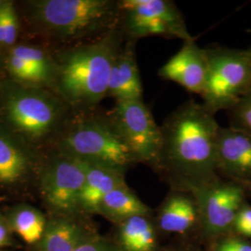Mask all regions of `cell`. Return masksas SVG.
Masks as SVG:
<instances>
[{
  "mask_svg": "<svg viewBox=\"0 0 251 251\" xmlns=\"http://www.w3.org/2000/svg\"><path fill=\"white\" fill-rule=\"evenodd\" d=\"M117 245L121 251H154L156 235L148 216H136L120 223Z\"/></svg>",
  "mask_w": 251,
  "mask_h": 251,
  "instance_id": "d6986e66",
  "label": "cell"
},
{
  "mask_svg": "<svg viewBox=\"0 0 251 251\" xmlns=\"http://www.w3.org/2000/svg\"><path fill=\"white\" fill-rule=\"evenodd\" d=\"M136 42L126 39L113 63L107 96L116 101L143 99L144 89L136 57Z\"/></svg>",
  "mask_w": 251,
  "mask_h": 251,
  "instance_id": "5bb4252c",
  "label": "cell"
},
{
  "mask_svg": "<svg viewBox=\"0 0 251 251\" xmlns=\"http://www.w3.org/2000/svg\"><path fill=\"white\" fill-rule=\"evenodd\" d=\"M1 14L4 29L3 48L8 49L16 45L19 32V17L12 1L5 0L1 6Z\"/></svg>",
  "mask_w": 251,
  "mask_h": 251,
  "instance_id": "7402d4cb",
  "label": "cell"
},
{
  "mask_svg": "<svg viewBox=\"0 0 251 251\" xmlns=\"http://www.w3.org/2000/svg\"><path fill=\"white\" fill-rule=\"evenodd\" d=\"M7 216L12 232L25 241L36 246L43 236L48 218L41 210L27 204L13 206Z\"/></svg>",
  "mask_w": 251,
  "mask_h": 251,
  "instance_id": "ffe728a7",
  "label": "cell"
},
{
  "mask_svg": "<svg viewBox=\"0 0 251 251\" xmlns=\"http://www.w3.org/2000/svg\"><path fill=\"white\" fill-rule=\"evenodd\" d=\"M72 112L48 89L25 86L9 78L0 83V120L29 144L61 134L74 117Z\"/></svg>",
  "mask_w": 251,
  "mask_h": 251,
  "instance_id": "277c9868",
  "label": "cell"
},
{
  "mask_svg": "<svg viewBox=\"0 0 251 251\" xmlns=\"http://www.w3.org/2000/svg\"><path fill=\"white\" fill-rule=\"evenodd\" d=\"M214 251H251V245L238 238H225L216 245Z\"/></svg>",
  "mask_w": 251,
  "mask_h": 251,
  "instance_id": "484cf974",
  "label": "cell"
},
{
  "mask_svg": "<svg viewBox=\"0 0 251 251\" xmlns=\"http://www.w3.org/2000/svg\"><path fill=\"white\" fill-rule=\"evenodd\" d=\"M151 208L144 203L126 183L111 191L102 199L99 213L109 221L120 224L136 216H148Z\"/></svg>",
  "mask_w": 251,
  "mask_h": 251,
  "instance_id": "ac0fdd59",
  "label": "cell"
},
{
  "mask_svg": "<svg viewBox=\"0 0 251 251\" xmlns=\"http://www.w3.org/2000/svg\"><path fill=\"white\" fill-rule=\"evenodd\" d=\"M4 1H5V0H0V7H1V6H2V4L4 3Z\"/></svg>",
  "mask_w": 251,
  "mask_h": 251,
  "instance_id": "4dcf8cb0",
  "label": "cell"
},
{
  "mask_svg": "<svg viewBox=\"0 0 251 251\" xmlns=\"http://www.w3.org/2000/svg\"><path fill=\"white\" fill-rule=\"evenodd\" d=\"M119 29L126 39L148 36L195 39L176 4L170 0H119Z\"/></svg>",
  "mask_w": 251,
  "mask_h": 251,
  "instance_id": "52a82bcc",
  "label": "cell"
},
{
  "mask_svg": "<svg viewBox=\"0 0 251 251\" xmlns=\"http://www.w3.org/2000/svg\"><path fill=\"white\" fill-rule=\"evenodd\" d=\"M58 150L81 161L126 170L138 162L107 115L75 113L59 135Z\"/></svg>",
  "mask_w": 251,
  "mask_h": 251,
  "instance_id": "5b68a950",
  "label": "cell"
},
{
  "mask_svg": "<svg viewBox=\"0 0 251 251\" xmlns=\"http://www.w3.org/2000/svg\"><path fill=\"white\" fill-rule=\"evenodd\" d=\"M5 58H6V56H4V55L2 54V50H0V83L4 80V79L2 78V75H3L4 71H6Z\"/></svg>",
  "mask_w": 251,
  "mask_h": 251,
  "instance_id": "83f0119b",
  "label": "cell"
},
{
  "mask_svg": "<svg viewBox=\"0 0 251 251\" xmlns=\"http://www.w3.org/2000/svg\"><path fill=\"white\" fill-rule=\"evenodd\" d=\"M125 41L118 27L99 39L64 50L56 59L53 92L75 113L92 111L107 96L112 66Z\"/></svg>",
  "mask_w": 251,
  "mask_h": 251,
  "instance_id": "7a4b0ae2",
  "label": "cell"
},
{
  "mask_svg": "<svg viewBox=\"0 0 251 251\" xmlns=\"http://www.w3.org/2000/svg\"><path fill=\"white\" fill-rule=\"evenodd\" d=\"M228 112L230 126L251 136V89Z\"/></svg>",
  "mask_w": 251,
  "mask_h": 251,
  "instance_id": "603a6c76",
  "label": "cell"
},
{
  "mask_svg": "<svg viewBox=\"0 0 251 251\" xmlns=\"http://www.w3.org/2000/svg\"><path fill=\"white\" fill-rule=\"evenodd\" d=\"M233 226L237 233L251 237V206L243 205L235 217Z\"/></svg>",
  "mask_w": 251,
  "mask_h": 251,
  "instance_id": "d4e9b609",
  "label": "cell"
},
{
  "mask_svg": "<svg viewBox=\"0 0 251 251\" xmlns=\"http://www.w3.org/2000/svg\"><path fill=\"white\" fill-rule=\"evenodd\" d=\"M77 216L53 215L48 219L45 232L36 246V251H76L95 234Z\"/></svg>",
  "mask_w": 251,
  "mask_h": 251,
  "instance_id": "9a60e30c",
  "label": "cell"
},
{
  "mask_svg": "<svg viewBox=\"0 0 251 251\" xmlns=\"http://www.w3.org/2000/svg\"><path fill=\"white\" fill-rule=\"evenodd\" d=\"M138 163L154 167L161 145V129L144 100L116 101L108 113Z\"/></svg>",
  "mask_w": 251,
  "mask_h": 251,
  "instance_id": "9c48e42d",
  "label": "cell"
},
{
  "mask_svg": "<svg viewBox=\"0 0 251 251\" xmlns=\"http://www.w3.org/2000/svg\"><path fill=\"white\" fill-rule=\"evenodd\" d=\"M198 222L197 202L187 192L173 190L158 213L159 227L168 233H186Z\"/></svg>",
  "mask_w": 251,
  "mask_h": 251,
  "instance_id": "e0dca14e",
  "label": "cell"
},
{
  "mask_svg": "<svg viewBox=\"0 0 251 251\" xmlns=\"http://www.w3.org/2000/svg\"><path fill=\"white\" fill-rule=\"evenodd\" d=\"M215 114L190 100L160 126L161 145L155 169L175 191L190 193L218 179L215 150L220 129Z\"/></svg>",
  "mask_w": 251,
  "mask_h": 251,
  "instance_id": "6da1fadb",
  "label": "cell"
},
{
  "mask_svg": "<svg viewBox=\"0 0 251 251\" xmlns=\"http://www.w3.org/2000/svg\"><path fill=\"white\" fill-rule=\"evenodd\" d=\"M198 206L199 223L206 236H216L232 227L244 205V191L236 184L214 182L190 192Z\"/></svg>",
  "mask_w": 251,
  "mask_h": 251,
  "instance_id": "30bf717a",
  "label": "cell"
},
{
  "mask_svg": "<svg viewBox=\"0 0 251 251\" xmlns=\"http://www.w3.org/2000/svg\"><path fill=\"white\" fill-rule=\"evenodd\" d=\"M216 171L238 179L251 178V136L231 126L220 127L215 150Z\"/></svg>",
  "mask_w": 251,
  "mask_h": 251,
  "instance_id": "4fadbf2b",
  "label": "cell"
},
{
  "mask_svg": "<svg viewBox=\"0 0 251 251\" xmlns=\"http://www.w3.org/2000/svg\"><path fill=\"white\" fill-rule=\"evenodd\" d=\"M84 165L85 180L81 194V210L83 213L98 214L102 199L114 189L126 184V171L88 162H84Z\"/></svg>",
  "mask_w": 251,
  "mask_h": 251,
  "instance_id": "2e32d148",
  "label": "cell"
},
{
  "mask_svg": "<svg viewBox=\"0 0 251 251\" xmlns=\"http://www.w3.org/2000/svg\"><path fill=\"white\" fill-rule=\"evenodd\" d=\"M13 233L7 216L0 213V250L13 246Z\"/></svg>",
  "mask_w": 251,
  "mask_h": 251,
  "instance_id": "4316f807",
  "label": "cell"
},
{
  "mask_svg": "<svg viewBox=\"0 0 251 251\" xmlns=\"http://www.w3.org/2000/svg\"><path fill=\"white\" fill-rule=\"evenodd\" d=\"M207 71L206 50L197 44L196 39L183 42L179 51L174 54L158 71V76L172 81L185 90L201 96Z\"/></svg>",
  "mask_w": 251,
  "mask_h": 251,
  "instance_id": "8fae6325",
  "label": "cell"
},
{
  "mask_svg": "<svg viewBox=\"0 0 251 251\" xmlns=\"http://www.w3.org/2000/svg\"><path fill=\"white\" fill-rule=\"evenodd\" d=\"M85 180L84 162L58 150L40 172V191L53 215L77 216Z\"/></svg>",
  "mask_w": 251,
  "mask_h": 251,
  "instance_id": "ba28073f",
  "label": "cell"
},
{
  "mask_svg": "<svg viewBox=\"0 0 251 251\" xmlns=\"http://www.w3.org/2000/svg\"><path fill=\"white\" fill-rule=\"evenodd\" d=\"M207 71L203 104L216 115L230 110L251 89V61L247 50L206 48Z\"/></svg>",
  "mask_w": 251,
  "mask_h": 251,
  "instance_id": "8992f818",
  "label": "cell"
},
{
  "mask_svg": "<svg viewBox=\"0 0 251 251\" xmlns=\"http://www.w3.org/2000/svg\"><path fill=\"white\" fill-rule=\"evenodd\" d=\"M177 251H202L200 249H198L195 246H187V247H184L182 249H179Z\"/></svg>",
  "mask_w": 251,
  "mask_h": 251,
  "instance_id": "f1b7e54d",
  "label": "cell"
},
{
  "mask_svg": "<svg viewBox=\"0 0 251 251\" xmlns=\"http://www.w3.org/2000/svg\"><path fill=\"white\" fill-rule=\"evenodd\" d=\"M29 145L0 120V185L15 186L28 178L35 165Z\"/></svg>",
  "mask_w": 251,
  "mask_h": 251,
  "instance_id": "7c38bea8",
  "label": "cell"
},
{
  "mask_svg": "<svg viewBox=\"0 0 251 251\" xmlns=\"http://www.w3.org/2000/svg\"><path fill=\"white\" fill-rule=\"evenodd\" d=\"M247 51H248V54H249V56H250V59H251V48L250 49V50H248Z\"/></svg>",
  "mask_w": 251,
  "mask_h": 251,
  "instance_id": "f546056e",
  "label": "cell"
},
{
  "mask_svg": "<svg viewBox=\"0 0 251 251\" xmlns=\"http://www.w3.org/2000/svg\"><path fill=\"white\" fill-rule=\"evenodd\" d=\"M8 51L18 56L31 67L41 73L50 82V88L53 89L57 75L56 59H52L44 50L36 46L16 44Z\"/></svg>",
  "mask_w": 251,
  "mask_h": 251,
  "instance_id": "44dd1931",
  "label": "cell"
},
{
  "mask_svg": "<svg viewBox=\"0 0 251 251\" xmlns=\"http://www.w3.org/2000/svg\"><path fill=\"white\" fill-rule=\"evenodd\" d=\"M75 251H121V250L117 244H114L95 233Z\"/></svg>",
  "mask_w": 251,
  "mask_h": 251,
  "instance_id": "cb8c5ba5",
  "label": "cell"
},
{
  "mask_svg": "<svg viewBox=\"0 0 251 251\" xmlns=\"http://www.w3.org/2000/svg\"><path fill=\"white\" fill-rule=\"evenodd\" d=\"M25 11L36 29L75 45L99 39L120 23L119 0H33Z\"/></svg>",
  "mask_w": 251,
  "mask_h": 251,
  "instance_id": "3957f363",
  "label": "cell"
}]
</instances>
